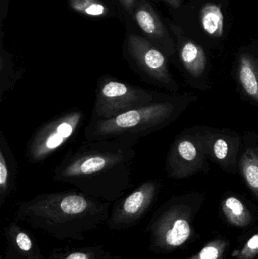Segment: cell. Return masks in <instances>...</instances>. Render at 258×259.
I'll list each match as a JSON object with an SVG mask.
<instances>
[{"label":"cell","instance_id":"cell-1","mask_svg":"<svg viewBox=\"0 0 258 259\" xmlns=\"http://www.w3.org/2000/svg\"><path fill=\"white\" fill-rule=\"evenodd\" d=\"M137 143L128 138L85 140L65 154L53 170V180L96 199L116 202L131 187Z\"/></svg>","mask_w":258,"mask_h":259},{"label":"cell","instance_id":"cell-2","mask_svg":"<svg viewBox=\"0 0 258 259\" xmlns=\"http://www.w3.org/2000/svg\"><path fill=\"white\" fill-rule=\"evenodd\" d=\"M111 203L78 190L42 193L15 205V219L59 240L83 241L107 223Z\"/></svg>","mask_w":258,"mask_h":259},{"label":"cell","instance_id":"cell-3","mask_svg":"<svg viewBox=\"0 0 258 259\" xmlns=\"http://www.w3.org/2000/svg\"><path fill=\"white\" fill-rule=\"evenodd\" d=\"M195 100V97L160 94L151 103L110 119H90L83 137L86 141L118 138L139 141L175 121Z\"/></svg>","mask_w":258,"mask_h":259},{"label":"cell","instance_id":"cell-4","mask_svg":"<svg viewBox=\"0 0 258 259\" xmlns=\"http://www.w3.org/2000/svg\"><path fill=\"white\" fill-rule=\"evenodd\" d=\"M202 195L175 196L159 207L148 222V249L156 254L174 252L184 246L192 236V224L203 202Z\"/></svg>","mask_w":258,"mask_h":259},{"label":"cell","instance_id":"cell-5","mask_svg":"<svg viewBox=\"0 0 258 259\" xmlns=\"http://www.w3.org/2000/svg\"><path fill=\"white\" fill-rule=\"evenodd\" d=\"M159 93L130 84L110 75L97 80L90 119H110L154 101Z\"/></svg>","mask_w":258,"mask_h":259},{"label":"cell","instance_id":"cell-6","mask_svg":"<svg viewBox=\"0 0 258 259\" xmlns=\"http://www.w3.org/2000/svg\"><path fill=\"white\" fill-rule=\"evenodd\" d=\"M85 114L74 108L38 127L27 142L25 156L31 164H39L69 143L83 127Z\"/></svg>","mask_w":258,"mask_h":259},{"label":"cell","instance_id":"cell-7","mask_svg":"<svg viewBox=\"0 0 258 259\" xmlns=\"http://www.w3.org/2000/svg\"><path fill=\"white\" fill-rule=\"evenodd\" d=\"M207 128L187 130L176 137L166 160V171L173 179H183L208 170Z\"/></svg>","mask_w":258,"mask_h":259},{"label":"cell","instance_id":"cell-8","mask_svg":"<svg viewBox=\"0 0 258 259\" xmlns=\"http://www.w3.org/2000/svg\"><path fill=\"white\" fill-rule=\"evenodd\" d=\"M127 54L131 68L145 83L175 93L179 85L168 68L165 55L149 41L136 34L127 39Z\"/></svg>","mask_w":258,"mask_h":259},{"label":"cell","instance_id":"cell-9","mask_svg":"<svg viewBox=\"0 0 258 259\" xmlns=\"http://www.w3.org/2000/svg\"><path fill=\"white\" fill-rule=\"evenodd\" d=\"M160 189L157 180H148L120 198L111 211L108 228L121 231L137 225L151 209Z\"/></svg>","mask_w":258,"mask_h":259},{"label":"cell","instance_id":"cell-10","mask_svg":"<svg viewBox=\"0 0 258 259\" xmlns=\"http://www.w3.org/2000/svg\"><path fill=\"white\" fill-rule=\"evenodd\" d=\"M207 143L211 159L228 173L237 172L238 156L242 144L239 134L227 130L207 128Z\"/></svg>","mask_w":258,"mask_h":259},{"label":"cell","instance_id":"cell-11","mask_svg":"<svg viewBox=\"0 0 258 259\" xmlns=\"http://www.w3.org/2000/svg\"><path fill=\"white\" fill-rule=\"evenodd\" d=\"M5 250L0 259H45L31 231L16 219L3 228Z\"/></svg>","mask_w":258,"mask_h":259},{"label":"cell","instance_id":"cell-12","mask_svg":"<svg viewBox=\"0 0 258 259\" xmlns=\"http://www.w3.org/2000/svg\"><path fill=\"white\" fill-rule=\"evenodd\" d=\"M18 164L3 131H0V207L16 189Z\"/></svg>","mask_w":258,"mask_h":259},{"label":"cell","instance_id":"cell-13","mask_svg":"<svg viewBox=\"0 0 258 259\" xmlns=\"http://www.w3.org/2000/svg\"><path fill=\"white\" fill-rule=\"evenodd\" d=\"M180 56L186 74L190 77L189 82L196 83V88H204L205 83L207 57L202 47L192 41L184 42L180 47Z\"/></svg>","mask_w":258,"mask_h":259},{"label":"cell","instance_id":"cell-14","mask_svg":"<svg viewBox=\"0 0 258 259\" xmlns=\"http://www.w3.org/2000/svg\"><path fill=\"white\" fill-rule=\"evenodd\" d=\"M237 79L244 94L258 105V57L249 53L239 56Z\"/></svg>","mask_w":258,"mask_h":259},{"label":"cell","instance_id":"cell-15","mask_svg":"<svg viewBox=\"0 0 258 259\" xmlns=\"http://www.w3.org/2000/svg\"><path fill=\"white\" fill-rule=\"evenodd\" d=\"M135 18L140 28L151 39L159 41L167 53H171V47L165 42L168 33L159 17L148 3H142L136 9Z\"/></svg>","mask_w":258,"mask_h":259},{"label":"cell","instance_id":"cell-16","mask_svg":"<svg viewBox=\"0 0 258 259\" xmlns=\"http://www.w3.org/2000/svg\"><path fill=\"white\" fill-rule=\"evenodd\" d=\"M112 255L102 246L56 248L45 259H110Z\"/></svg>","mask_w":258,"mask_h":259},{"label":"cell","instance_id":"cell-17","mask_svg":"<svg viewBox=\"0 0 258 259\" xmlns=\"http://www.w3.org/2000/svg\"><path fill=\"white\" fill-rule=\"evenodd\" d=\"M239 169L245 184L258 199V146H248L243 151Z\"/></svg>","mask_w":258,"mask_h":259},{"label":"cell","instance_id":"cell-18","mask_svg":"<svg viewBox=\"0 0 258 259\" xmlns=\"http://www.w3.org/2000/svg\"><path fill=\"white\" fill-rule=\"evenodd\" d=\"M223 214L227 222L237 228H245L252 222V215L246 205L236 196L225 198L221 204Z\"/></svg>","mask_w":258,"mask_h":259},{"label":"cell","instance_id":"cell-19","mask_svg":"<svg viewBox=\"0 0 258 259\" xmlns=\"http://www.w3.org/2000/svg\"><path fill=\"white\" fill-rule=\"evenodd\" d=\"M201 22L204 31L213 36L219 38L224 33V15L220 6L214 3H207L201 9Z\"/></svg>","mask_w":258,"mask_h":259},{"label":"cell","instance_id":"cell-20","mask_svg":"<svg viewBox=\"0 0 258 259\" xmlns=\"http://www.w3.org/2000/svg\"><path fill=\"white\" fill-rule=\"evenodd\" d=\"M23 68L15 66L7 56H1L0 63V103L3 101L8 94L14 89L15 85L21 80L24 74Z\"/></svg>","mask_w":258,"mask_h":259},{"label":"cell","instance_id":"cell-21","mask_svg":"<svg viewBox=\"0 0 258 259\" xmlns=\"http://www.w3.org/2000/svg\"><path fill=\"white\" fill-rule=\"evenodd\" d=\"M228 246L227 240L215 239L209 242L198 253L186 259H222Z\"/></svg>","mask_w":258,"mask_h":259},{"label":"cell","instance_id":"cell-22","mask_svg":"<svg viewBox=\"0 0 258 259\" xmlns=\"http://www.w3.org/2000/svg\"><path fill=\"white\" fill-rule=\"evenodd\" d=\"M70 6L74 10L91 16L106 15L108 12L99 0H70Z\"/></svg>","mask_w":258,"mask_h":259},{"label":"cell","instance_id":"cell-23","mask_svg":"<svg viewBox=\"0 0 258 259\" xmlns=\"http://www.w3.org/2000/svg\"><path fill=\"white\" fill-rule=\"evenodd\" d=\"M258 255V234L253 235L239 252L237 259H254Z\"/></svg>","mask_w":258,"mask_h":259},{"label":"cell","instance_id":"cell-24","mask_svg":"<svg viewBox=\"0 0 258 259\" xmlns=\"http://www.w3.org/2000/svg\"><path fill=\"white\" fill-rule=\"evenodd\" d=\"M119 1L126 10L130 11L134 6L136 0H119Z\"/></svg>","mask_w":258,"mask_h":259},{"label":"cell","instance_id":"cell-25","mask_svg":"<svg viewBox=\"0 0 258 259\" xmlns=\"http://www.w3.org/2000/svg\"><path fill=\"white\" fill-rule=\"evenodd\" d=\"M163 1L168 3L169 6L174 8V9H177V8L180 7L182 2L181 0H163Z\"/></svg>","mask_w":258,"mask_h":259},{"label":"cell","instance_id":"cell-26","mask_svg":"<svg viewBox=\"0 0 258 259\" xmlns=\"http://www.w3.org/2000/svg\"><path fill=\"white\" fill-rule=\"evenodd\" d=\"M110 259H125L123 258V257L120 256V255H112V258Z\"/></svg>","mask_w":258,"mask_h":259}]
</instances>
